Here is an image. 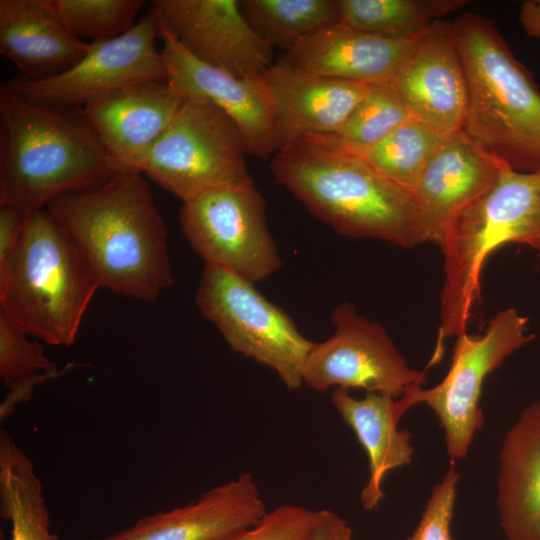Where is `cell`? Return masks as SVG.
<instances>
[{"mask_svg": "<svg viewBox=\"0 0 540 540\" xmlns=\"http://www.w3.org/2000/svg\"><path fill=\"white\" fill-rule=\"evenodd\" d=\"M331 403L367 454L369 477L360 501L365 510H375L384 498L387 473L412 461L411 433L398 428L403 415L390 395L369 392L356 398L347 389L335 388Z\"/></svg>", "mask_w": 540, "mask_h": 540, "instance_id": "603a6c76", "label": "cell"}, {"mask_svg": "<svg viewBox=\"0 0 540 540\" xmlns=\"http://www.w3.org/2000/svg\"><path fill=\"white\" fill-rule=\"evenodd\" d=\"M243 136L209 101L184 98L142 173L182 202L248 176Z\"/></svg>", "mask_w": 540, "mask_h": 540, "instance_id": "ba28073f", "label": "cell"}, {"mask_svg": "<svg viewBox=\"0 0 540 540\" xmlns=\"http://www.w3.org/2000/svg\"><path fill=\"white\" fill-rule=\"evenodd\" d=\"M199 61L236 77L262 76L273 48L251 28L236 0H154L151 7Z\"/></svg>", "mask_w": 540, "mask_h": 540, "instance_id": "5bb4252c", "label": "cell"}, {"mask_svg": "<svg viewBox=\"0 0 540 540\" xmlns=\"http://www.w3.org/2000/svg\"><path fill=\"white\" fill-rule=\"evenodd\" d=\"M467 85L461 132L511 169H540V91L495 22L464 12L452 22Z\"/></svg>", "mask_w": 540, "mask_h": 540, "instance_id": "277c9868", "label": "cell"}, {"mask_svg": "<svg viewBox=\"0 0 540 540\" xmlns=\"http://www.w3.org/2000/svg\"><path fill=\"white\" fill-rule=\"evenodd\" d=\"M459 473L451 463L442 480L431 491L419 524L406 540H453V517Z\"/></svg>", "mask_w": 540, "mask_h": 540, "instance_id": "1f68e13d", "label": "cell"}, {"mask_svg": "<svg viewBox=\"0 0 540 540\" xmlns=\"http://www.w3.org/2000/svg\"><path fill=\"white\" fill-rule=\"evenodd\" d=\"M416 38H387L338 21L298 40L283 57L305 72L362 84L392 81Z\"/></svg>", "mask_w": 540, "mask_h": 540, "instance_id": "ffe728a7", "label": "cell"}, {"mask_svg": "<svg viewBox=\"0 0 540 540\" xmlns=\"http://www.w3.org/2000/svg\"><path fill=\"white\" fill-rule=\"evenodd\" d=\"M26 212L0 205V265L4 264L15 247L27 217Z\"/></svg>", "mask_w": 540, "mask_h": 540, "instance_id": "d6a6232c", "label": "cell"}, {"mask_svg": "<svg viewBox=\"0 0 540 540\" xmlns=\"http://www.w3.org/2000/svg\"><path fill=\"white\" fill-rule=\"evenodd\" d=\"M245 19L268 45L288 50L304 36L339 21L338 0H242Z\"/></svg>", "mask_w": 540, "mask_h": 540, "instance_id": "484cf974", "label": "cell"}, {"mask_svg": "<svg viewBox=\"0 0 540 540\" xmlns=\"http://www.w3.org/2000/svg\"><path fill=\"white\" fill-rule=\"evenodd\" d=\"M414 117L442 136L461 131L467 85L452 23L436 20L417 37L392 80Z\"/></svg>", "mask_w": 540, "mask_h": 540, "instance_id": "9a60e30c", "label": "cell"}, {"mask_svg": "<svg viewBox=\"0 0 540 540\" xmlns=\"http://www.w3.org/2000/svg\"><path fill=\"white\" fill-rule=\"evenodd\" d=\"M70 32L92 42L114 39L134 25L142 0H52Z\"/></svg>", "mask_w": 540, "mask_h": 540, "instance_id": "f1b7e54d", "label": "cell"}, {"mask_svg": "<svg viewBox=\"0 0 540 540\" xmlns=\"http://www.w3.org/2000/svg\"><path fill=\"white\" fill-rule=\"evenodd\" d=\"M528 318L514 308L499 311L483 334L467 332L456 337L449 370L431 388L408 386L397 399L402 415L424 403L438 417L445 433L446 451L454 463L466 457L477 430L484 421L479 400L485 378L506 357L534 339L527 333Z\"/></svg>", "mask_w": 540, "mask_h": 540, "instance_id": "9c48e42d", "label": "cell"}, {"mask_svg": "<svg viewBox=\"0 0 540 540\" xmlns=\"http://www.w3.org/2000/svg\"><path fill=\"white\" fill-rule=\"evenodd\" d=\"M314 515L303 506L283 504L267 511L255 525L221 540H307Z\"/></svg>", "mask_w": 540, "mask_h": 540, "instance_id": "4dcf8cb0", "label": "cell"}, {"mask_svg": "<svg viewBox=\"0 0 540 540\" xmlns=\"http://www.w3.org/2000/svg\"><path fill=\"white\" fill-rule=\"evenodd\" d=\"M98 288L93 271L50 212H29L0 265V311L27 335L69 346Z\"/></svg>", "mask_w": 540, "mask_h": 540, "instance_id": "5b68a950", "label": "cell"}, {"mask_svg": "<svg viewBox=\"0 0 540 540\" xmlns=\"http://www.w3.org/2000/svg\"><path fill=\"white\" fill-rule=\"evenodd\" d=\"M266 512L255 479L241 473L185 506L140 518L122 531L91 540H221L255 525Z\"/></svg>", "mask_w": 540, "mask_h": 540, "instance_id": "d6986e66", "label": "cell"}, {"mask_svg": "<svg viewBox=\"0 0 540 540\" xmlns=\"http://www.w3.org/2000/svg\"><path fill=\"white\" fill-rule=\"evenodd\" d=\"M519 20L528 36L540 38V0L524 1L520 8Z\"/></svg>", "mask_w": 540, "mask_h": 540, "instance_id": "d590c367", "label": "cell"}, {"mask_svg": "<svg viewBox=\"0 0 540 540\" xmlns=\"http://www.w3.org/2000/svg\"><path fill=\"white\" fill-rule=\"evenodd\" d=\"M88 46L66 27L52 0H0V54L20 76H57L75 65Z\"/></svg>", "mask_w": 540, "mask_h": 540, "instance_id": "44dd1931", "label": "cell"}, {"mask_svg": "<svg viewBox=\"0 0 540 540\" xmlns=\"http://www.w3.org/2000/svg\"><path fill=\"white\" fill-rule=\"evenodd\" d=\"M119 170L82 107L30 101L1 85L0 205L42 210Z\"/></svg>", "mask_w": 540, "mask_h": 540, "instance_id": "7a4b0ae2", "label": "cell"}, {"mask_svg": "<svg viewBox=\"0 0 540 540\" xmlns=\"http://www.w3.org/2000/svg\"><path fill=\"white\" fill-rule=\"evenodd\" d=\"M195 303L234 352L272 369L288 390L303 386V370L314 342L254 283L206 264Z\"/></svg>", "mask_w": 540, "mask_h": 540, "instance_id": "52a82bcc", "label": "cell"}, {"mask_svg": "<svg viewBox=\"0 0 540 540\" xmlns=\"http://www.w3.org/2000/svg\"><path fill=\"white\" fill-rule=\"evenodd\" d=\"M497 507L509 540H540V399L526 407L499 455Z\"/></svg>", "mask_w": 540, "mask_h": 540, "instance_id": "7402d4cb", "label": "cell"}, {"mask_svg": "<svg viewBox=\"0 0 540 540\" xmlns=\"http://www.w3.org/2000/svg\"><path fill=\"white\" fill-rule=\"evenodd\" d=\"M270 169L279 185L339 234L405 248L426 243L414 193L353 154L300 141L280 149Z\"/></svg>", "mask_w": 540, "mask_h": 540, "instance_id": "3957f363", "label": "cell"}, {"mask_svg": "<svg viewBox=\"0 0 540 540\" xmlns=\"http://www.w3.org/2000/svg\"><path fill=\"white\" fill-rule=\"evenodd\" d=\"M46 209L100 287L156 302L173 285L166 225L142 173L119 170L95 188L60 196Z\"/></svg>", "mask_w": 540, "mask_h": 540, "instance_id": "6da1fadb", "label": "cell"}, {"mask_svg": "<svg viewBox=\"0 0 540 540\" xmlns=\"http://www.w3.org/2000/svg\"><path fill=\"white\" fill-rule=\"evenodd\" d=\"M0 516L11 522V540H59L50 531L42 484L28 455L0 432Z\"/></svg>", "mask_w": 540, "mask_h": 540, "instance_id": "cb8c5ba5", "label": "cell"}, {"mask_svg": "<svg viewBox=\"0 0 540 540\" xmlns=\"http://www.w3.org/2000/svg\"><path fill=\"white\" fill-rule=\"evenodd\" d=\"M507 243L540 251V169L519 172L503 165L496 183L451 224L441 247L444 282L440 322L427 368L441 361L445 339L467 332L472 310L480 299L484 263Z\"/></svg>", "mask_w": 540, "mask_h": 540, "instance_id": "8992f818", "label": "cell"}, {"mask_svg": "<svg viewBox=\"0 0 540 540\" xmlns=\"http://www.w3.org/2000/svg\"><path fill=\"white\" fill-rule=\"evenodd\" d=\"M465 0H338L339 21L387 38H416Z\"/></svg>", "mask_w": 540, "mask_h": 540, "instance_id": "d4e9b609", "label": "cell"}, {"mask_svg": "<svg viewBox=\"0 0 540 540\" xmlns=\"http://www.w3.org/2000/svg\"><path fill=\"white\" fill-rule=\"evenodd\" d=\"M503 165L461 131L445 136L413 191L425 242L441 248L455 218L496 183Z\"/></svg>", "mask_w": 540, "mask_h": 540, "instance_id": "2e32d148", "label": "cell"}, {"mask_svg": "<svg viewBox=\"0 0 540 540\" xmlns=\"http://www.w3.org/2000/svg\"><path fill=\"white\" fill-rule=\"evenodd\" d=\"M331 322L334 333L314 343L307 357L303 385L317 392L360 388L399 399L408 386L425 382V371L407 364L384 327L350 302L332 310Z\"/></svg>", "mask_w": 540, "mask_h": 540, "instance_id": "8fae6325", "label": "cell"}, {"mask_svg": "<svg viewBox=\"0 0 540 540\" xmlns=\"http://www.w3.org/2000/svg\"><path fill=\"white\" fill-rule=\"evenodd\" d=\"M265 204L248 175L182 202L181 230L206 264L256 283L282 266L267 226Z\"/></svg>", "mask_w": 540, "mask_h": 540, "instance_id": "30bf717a", "label": "cell"}, {"mask_svg": "<svg viewBox=\"0 0 540 540\" xmlns=\"http://www.w3.org/2000/svg\"><path fill=\"white\" fill-rule=\"evenodd\" d=\"M26 336L0 311V377L6 389L38 373H60L44 354V346Z\"/></svg>", "mask_w": 540, "mask_h": 540, "instance_id": "f546056e", "label": "cell"}, {"mask_svg": "<svg viewBox=\"0 0 540 540\" xmlns=\"http://www.w3.org/2000/svg\"><path fill=\"white\" fill-rule=\"evenodd\" d=\"M159 22L151 10L126 33L89 43L86 54L70 69L44 80L22 76L3 84L24 99L57 106L83 107L88 102L133 84L167 80L156 40Z\"/></svg>", "mask_w": 540, "mask_h": 540, "instance_id": "7c38bea8", "label": "cell"}, {"mask_svg": "<svg viewBox=\"0 0 540 540\" xmlns=\"http://www.w3.org/2000/svg\"><path fill=\"white\" fill-rule=\"evenodd\" d=\"M410 117L392 81L371 84L366 96L339 130L301 141L355 154L379 143Z\"/></svg>", "mask_w": 540, "mask_h": 540, "instance_id": "4316f807", "label": "cell"}, {"mask_svg": "<svg viewBox=\"0 0 540 540\" xmlns=\"http://www.w3.org/2000/svg\"><path fill=\"white\" fill-rule=\"evenodd\" d=\"M183 99L167 80H153L115 90L82 108L121 170L142 173Z\"/></svg>", "mask_w": 540, "mask_h": 540, "instance_id": "ac0fdd59", "label": "cell"}, {"mask_svg": "<svg viewBox=\"0 0 540 540\" xmlns=\"http://www.w3.org/2000/svg\"><path fill=\"white\" fill-rule=\"evenodd\" d=\"M59 375L60 373H38L9 387L0 406L1 420L10 416L19 404L29 401L37 386Z\"/></svg>", "mask_w": 540, "mask_h": 540, "instance_id": "e575fe53", "label": "cell"}, {"mask_svg": "<svg viewBox=\"0 0 540 540\" xmlns=\"http://www.w3.org/2000/svg\"><path fill=\"white\" fill-rule=\"evenodd\" d=\"M444 137L410 117L379 143L353 155L387 179L413 192L423 169Z\"/></svg>", "mask_w": 540, "mask_h": 540, "instance_id": "83f0119b", "label": "cell"}, {"mask_svg": "<svg viewBox=\"0 0 540 540\" xmlns=\"http://www.w3.org/2000/svg\"><path fill=\"white\" fill-rule=\"evenodd\" d=\"M263 76L280 149L311 136L335 133L370 87L305 72L284 58Z\"/></svg>", "mask_w": 540, "mask_h": 540, "instance_id": "e0dca14e", "label": "cell"}, {"mask_svg": "<svg viewBox=\"0 0 540 540\" xmlns=\"http://www.w3.org/2000/svg\"><path fill=\"white\" fill-rule=\"evenodd\" d=\"M307 540H354L347 522L331 510L315 511L312 528Z\"/></svg>", "mask_w": 540, "mask_h": 540, "instance_id": "836d02e7", "label": "cell"}, {"mask_svg": "<svg viewBox=\"0 0 540 540\" xmlns=\"http://www.w3.org/2000/svg\"><path fill=\"white\" fill-rule=\"evenodd\" d=\"M157 18L169 85L183 98L206 100L224 111L239 128L248 154L275 155L280 146L264 76L240 78L199 61Z\"/></svg>", "mask_w": 540, "mask_h": 540, "instance_id": "4fadbf2b", "label": "cell"}]
</instances>
